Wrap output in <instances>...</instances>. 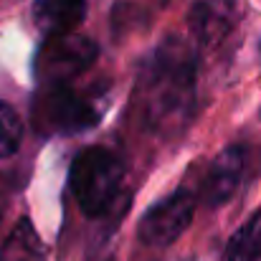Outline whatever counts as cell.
I'll list each match as a JSON object with an SVG mask.
<instances>
[{"label":"cell","mask_w":261,"mask_h":261,"mask_svg":"<svg viewBox=\"0 0 261 261\" xmlns=\"http://www.w3.org/2000/svg\"><path fill=\"white\" fill-rule=\"evenodd\" d=\"M23 140V119L8 101H0V158L18 152Z\"/></svg>","instance_id":"11"},{"label":"cell","mask_w":261,"mask_h":261,"mask_svg":"<svg viewBox=\"0 0 261 261\" xmlns=\"http://www.w3.org/2000/svg\"><path fill=\"white\" fill-rule=\"evenodd\" d=\"M122 180H124V163L119 160L117 152L99 145L79 152L69 170L71 195L76 198L82 213L91 218L104 216L109 211V205L119 195Z\"/></svg>","instance_id":"2"},{"label":"cell","mask_w":261,"mask_h":261,"mask_svg":"<svg viewBox=\"0 0 261 261\" xmlns=\"http://www.w3.org/2000/svg\"><path fill=\"white\" fill-rule=\"evenodd\" d=\"M31 114L43 135H76L101 119V107L66 84H48L38 91Z\"/></svg>","instance_id":"3"},{"label":"cell","mask_w":261,"mask_h":261,"mask_svg":"<svg viewBox=\"0 0 261 261\" xmlns=\"http://www.w3.org/2000/svg\"><path fill=\"white\" fill-rule=\"evenodd\" d=\"M96 46L89 38L79 36H61V38H48L46 46L38 54L36 61V74L43 79V84H66L71 76L82 74L89 64L96 59Z\"/></svg>","instance_id":"5"},{"label":"cell","mask_w":261,"mask_h":261,"mask_svg":"<svg viewBox=\"0 0 261 261\" xmlns=\"http://www.w3.org/2000/svg\"><path fill=\"white\" fill-rule=\"evenodd\" d=\"M193 213H195V195L182 185L145 213V218L140 221V239L147 246H170L190 226Z\"/></svg>","instance_id":"4"},{"label":"cell","mask_w":261,"mask_h":261,"mask_svg":"<svg viewBox=\"0 0 261 261\" xmlns=\"http://www.w3.org/2000/svg\"><path fill=\"white\" fill-rule=\"evenodd\" d=\"M87 18V0H36L33 20L46 38L71 36Z\"/></svg>","instance_id":"7"},{"label":"cell","mask_w":261,"mask_h":261,"mask_svg":"<svg viewBox=\"0 0 261 261\" xmlns=\"http://www.w3.org/2000/svg\"><path fill=\"white\" fill-rule=\"evenodd\" d=\"M188 23L203 46H216L233 25V5L231 0H198L188 15Z\"/></svg>","instance_id":"8"},{"label":"cell","mask_w":261,"mask_h":261,"mask_svg":"<svg viewBox=\"0 0 261 261\" xmlns=\"http://www.w3.org/2000/svg\"><path fill=\"white\" fill-rule=\"evenodd\" d=\"M195 66L198 59L182 38H168L142 64L137 104L150 129L170 135L188 124L195 104Z\"/></svg>","instance_id":"1"},{"label":"cell","mask_w":261,"mask_h":261,"mask_svg":"<svg viewBox=\"0 0 261 261\" xmlns=\"http://www.w3.org/2000/svg\"><path fill=\"white\" fill-rule=\"evenodd\" d=\"M226 261H261V211H256L228 241Z\"/></svg>","instance_id":"10"},{"label":"cell","mask_w":261,"mask_h":261,"mask_svg":"<svg viewBox=\"0 0 261 261\" xmlns=\"http://www.w3.org/2000/svg\"><path fill=\"white\" fill-rule=\"evenodd\" d=\"M0 261H43V246L28 218H23L8 236L0 249Z\"/></svg>","instance_id":"9"},{"label":"cell","mask_w":261,"mask_h":261,"mask_svg":"<svg viewBox=\"0 0 261 261\" xmlns=\"http://www.w3.org/2000/svg\"><path fill=\"white\" fill-rule=\"evenodd\" d=\"M244 170H246V152L244 147L233 145L226 147L208 168V173L203 177V190L200 198L208 208H218L226 200L233 198V193L239 190L241 180H244Z\"/></svg>","instance_id":"6"}]
</instances>
